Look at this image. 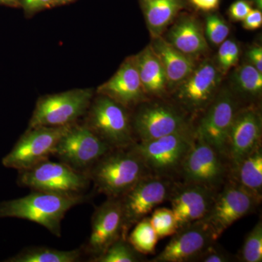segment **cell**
Masks as SVG:
<instances>
[{
  "label": "cell",
  "instance_id": "obj_28",
  "mask_svg": "<svg viewBox=\"0 0 262 262\" xmlns=\"http://www.w3.org/2000/svg\"><path fill=\"white\" fill-rule=\"evenodd\" d=\"M144 261L143 255L136 251L127 238L120 237L100 256L93 258L94 262H139Z\"/></svg>",
  "mask_w": 262,
  "mask_h": 262
},
{
  "label": "cell",
  "instance_id": "obj_19",
  "mask_svg": "<svg viewBox=\"0 0 262 262\" xmlns=\"http://www.w3.org/2000/svg\"><path fill=\"white\" fill-rule=\"evenodd\" d=\"M97 93L107 96L128 110L151 99L141 84L135 56L127 58L116 73L98 88Z\"/></svg>",
  "mask_w": 262,
  "mask_h": 262
},
{
  "label": "cell",
  "instance_id": "obj_34",
  "mask_svg": "<svg viewBox=\"0 0 262 262\" xmlns=\"http://www.w3.org/2000/svg\"><path fill=\"white\" fill-rule=\"evenodd\" d=\"M253 9V4L250 0H237L229 7V18L234 22L243 21Z\"/></svg>",
  "mask_w": 262,
  "mask_h": 262
},
{
  "label": "cell",
  "instance_id": "obj_29",
  "mask_svg": "<svg viewBox=\"0 0 262 262\" xmlns=\"http://www.w3.org/2000/svg\"><path fill=\"white\" fill-rule=\"evenodd\" d=\"M237 259L241 262L262 261V222L258 221L248 232L239 250Z\"/></svg>",
  "mask_w": 262,
  "mask_h": 262
},
{
  "label": "cell",
  "instance_id": "obj_36",
  "mask_svg": "<svg viewBox=\"0 0 262 262\" xmlns=\"http://www.w3.org/2000/svg\"><path fill=\"white\" fill-rule=\"evenodd\" d=\"M247 62L262 72V48L258 45H253L246 53Z\"/></svg>",
  "mask_w": 262,
  "mask_h": 262
},
{
  "label": "cell",
  "instance_id": "obj_20",
  "mask_svg": "<svg viewBox=\"0 0 262 262\" xmlns=\"http://www.w3.org/2000/svg\"><path fill=\"white\" fill-rule=\"evenodd\" d=\"M167 41L183 54L196 60L208 50L204 29L199 20L191 15L179 17L167 34Z\"/></svg>",
  "mask_w": 262,
  "mask_h": 262
},
{
  "label": "cell",
  "instance_id": "obj_14",
  "mask_svg": "<svg viewBox=\"0 0 262 262\" xmlns=\"http://www.w3.org/2000/svg\"><path fill=\"white\" fill-rule=\"evenodd\" d=\"M112 149L87 125H71L56 146L53 155L79 172L90 169Z\"/></svg>",
  "mask_w": 262,
  "mask_h": 262
},
{
  "label": "cell",
  "instance_id": "obj_41",
  "mask_svg": "<svg viewBox=\"0 0 262 262\" xmlns=\"http://www.w3.org/2000/svg\"><path fill=\"white\" fill-rule=\"evenodd\" d=\"M74 0H54V3L56 4H65V3H70Z\"/></svg>",
  "mask_w": 262,
  "mask_h": 262
},
{
  "label": "cell",
  "instance_id": "obj_1",
  "mask_svg": "<svg viewBox=\"0 0 262 262\" xmlns=\"http://www.w3.org/2000/svg\"><path fill=\"white\" fill-rule=\"evenodd\" d=\"M85 201L82 194H60L32 191L23 198L0 202V219L30 221L61 236V222L67 212Z\"/></svg>",
  "mask_w": 262,
  "mask_h": 262
},
{
  "label": "cell",
  "instance_id": "obj_12",
  "mask_svg": "<svg viewBox=\"0 0 262 262\" xmlns=\"http://www.w3.org/2000/svg\"><path fill=\"white\" fill-rule=\"evenodd\" d=\"M261 200L229 179L217 192L211 209L202 220L210 226L219 239L234 222L255 212Z\"/></svg>",
  "mask_w": 262,
  "mask_h": 262
},
{
  "label": "cell",
  "instance_id": "obj_39",
  "mask_svg": "<svg viewBox=\"0 0 262 262\" xmlns=\"http://www.w3.org/2000/svg\"><path fill=\"white\" fill-rule=\"evenodd\" d=\"M257 9L262 10V0H250Z\"/></svg>",
  "mask_w": 262,
  "mask_h": 262
},
{
  "label": "cell",
  "instance_id": "obj_2",
  "mask_svg": "<svg viewBox=\"0 0 262 262\" xmlns=\"http://www.w3.org/2000/svg\"><path fill=\"white\" fill-rule=\"evenodd\" d=\"M151 174L132 148L112 149L90 169L89 176L98 192L120 198L146 176Z\"/></svg>",
  "mask_w": 262,
  "mask_h": 262
},
{
  "label": "cell",
  "instance_id": "obj_10",
  "mask_svg": "<svg viewBox=\"0 0 262 262\" xmlns=\"http://www.w3.org/2000/svg\"><path fill=\"white\" fill-rule=\"evenodd\" d=\"M241 107V101L232 90L221 88L213 102L194 124L196 135L227 159L229 131Z\"/></svg>",
  "mask_w": 262,
  "mask_h": 262
},
{
  "label": "cell",
  "instance_id": "obj_31",
  "mask_svg": "<svg viewBox=\"0 0 262 262\" xmlns=\"http://www.w3.org/2000/svg\"><path fill=\"white\" fill-rule=\"evenodd\" d=\"M241 48L238 43L233 39H227L220 45L214 61L224 77L232 67L237 64Z\"/></svg>",
  "mask_w": 262,
  "mask_h": 262
},
{
  "label": "cell",
  "instance_id": "obj_8",
  "mask_svg": "<svg viewBox=\"0 0 262 262\" xmlns=\"http://www.w3.org/2000/svg\"><path fill=\"white\" fill-rule=\"evenodd\" d=\"M176 181L158 176H146L120 198L122 210V237L127 238L131 228L168 201Z\"/></svg>",
  "mask_w": 262,
  "mask_h": 262
},
{
  "label": "cell",
  "instance_id": "obj_15",
  "mask_svg": "<svg viewBox=\"0 0 262 262\" xmlns=\"http://www.w3.org/2000/svg\"><path fill=\"white\" fill-rule=\"evenodd\" d=\"M217 239L206 222L198 221L179 229L163 251L150 261H196Z\"/></svg>",
  "mask_w": 262,
  "mask_h": 262
},
{
  "label": "cell",
  "instance_id": "obj_25",
  "mask_svg": "<svg viewBox=\"0 0 262 262\" xmlns=\"http://www.w3.org/2000/svg\"><path fill=\"white\" fill-rule=\"evenodd\" d=\"M229 179L262 198V146L245 157L231 169Z\"/></svg>",
  "mask_w": 262,
  "mask_h": 262
},
{
  "label": "cell",
  "instance_id": "obj_38",
  "mask_svg": "<svg viewBox=\"0 0 262 262\" xmlns=\"http://www.w3.org/2000/svg\"><path fill=\"white\" fill-rule=\"evenodd\" d=\"M24 9L29 13L49 8L54 5V0H22Z\"/></svg>",
  "mask_w": 262,
  "mask_h": 262
},
{
  "label": "cell",
  "instance_id": "obj_37",
  "mask_svg": "<svg viewBox=\"0 0 262 262\" xmlns=\"http://www.w3.org/2000/svg\"><path fill=\"white\" fill-rule=\"evenodd\" d=\"M189 2L196 10L205 13L215 11L220 4V0H189Z\"/></svg>",
  "mask_w": 262,
  "mask_h": 262
},
{
  "label": "cell",
  "instance_id": "obj_35",
  "mask_svg": "<svg viewBox=\"0 0 262 262\" xmlns=\"http://www.w3.org/2000/svg\"><path fill=\"white\" fill-rule=\"evenodd\" d=\"M243 27L246 30L255 31L261 28L262 26V12L261 10L254 8L243 20Z\"/></svg>",
  "mask_w": 262,
  "mask_h": 262
},
{
  "label": "cell",
  "instance_id": "obj_11",
  "mask_svg": "<svg viewBox=\"0 0 262 262\" xmlns=\"http://www.w3.org/2000/svg\"><path fill=\"white\" fill-rule=\"evenodd\" d=\"M93 96L91 89H75L41 98L36 104L29 128L74 124L88 111Z\"/></svg>",
  "mask_w": 262,
  "mask_h": 262
},
{
  "label": "cell",
  "instance_id": "obj_40",
  "mask_svg": "<svg viewBox=\"0 0 262 262\" xmlns=\"http://www.w3.org/2000/svg\"><path fill=\"white\" fill-rule=\"evenodd\" d=\"M0 3L8 5H15L18 3V0H0Z\"/></svg>",
  "mask_w": 262,
  "mask_h": 262
},
{
  "label": "cell",
  "instance_id": "obj_27",
  "mask_svg": "<svg viewBox=\"0 0 262 262\" xmlns=\"http://www.w3.org/2000/svg\"><path fill=\"white\" fill-rule=\"evenodd\" d=\"M158 239L149 216L137 222L127 236L129 244L142 255L154 254Z\"/></svg>",
  "mask_w": 262,
  "mask_h": 262
},
{
  "label": "cell",
  "instance_id": "obj_16",
  "mask_svg": "<svg viewBox=\"0 0 262 262\" xmlns=\"http://www.w3.org/2000/svg\"><path fill=\"white\" fill-rule=\"evenodd\" d=\"M261 143L262 115L259 106L256 104L241 106L234 117L227 143L230 170L245 157L262 146Z\"/></svg>",
  "mask_w": 262,
  "mask_h": 262
},
{
  "label": "cell",
  "instance_id": "obj_24",
  "mask_svg": "<svg viewBox=\"0 0 262 262\" xmlns=\"http://www.w3.org/2000/svg\"><path fill=\"white\" fill-rule=\"evenodd\" d=\"M231 90L239 101L256 104L261 97L262 72L248 62H244L234 70L231 78Z\"/></svg>",
  "mask_w": 262,
  "mask_h": 262
},
{
  "label": "cell",
  "instance_id": "obj_33",
  "mask_svg": "<svg viewBox=\"0 0 262 262\" xmlns=\"http://www.w3.org/2000/svg\"><path fill=\"white\" fill-rule=\"evenodd\" d=\"M232 259L234 258L229 253L226 252L222 248H219L216 243H215L200 256L196 261L229 262L232 261Z\"/></svg>",
  "mask_w": 262,
  "mask_h": 262
},
{
  "label": "cell",
  "instance_id": "obj_5",
  "mask_svg": "<svg viewBox=\"0 0 262 262\" xmlns=\"http://www.w3.org/2000/svg\"><path fill=\"white\" fill-rule=\"evenodd\" d=\"M90 106L86 125L112 149H126L135 144L127 108L99 94Z\"/></svg>",
  "mask_w": 262,
  "mask_h": 262
},
{
  "label": "cell",
  "instance_id": "obj_6",
  "mask_svg": "<svg viewBox=\"0 0 262 262\" xmlns=\"http://www.w3.org/2000/svg\"><path fill=\"white\" fill-rule=\"evenodd\" d=\"M223 77L213 60H203L171 93L173 102L195 119L216 97Z\"/></svg>",
  "mask_w": 262,
  "mask_h": 262
},
{
  "label": "cell",
  "instance_id": "obj_18",
  "mask_svg": "<svg viewBox=\"0 0 262 262\" xmlns=\"http://www.w3.org/2000/svg\"><path fill=\"white\" fill-rule=\"evenodd\" d=\"M122 210L120 198H107L95 210L91 232L84 251L91 259L102 254L114 242L122 237Z\"/></svg>",
  "mask_w": 262,
  "mask_h": 262
},
{
  "label": "cell",
  "instance_id": "obj_13",
  "mask_svg": "<svg viewBox=\"0 0 262 262\" xmlns=\"http://www.w3.org/2000/svg\"><path fill=\"white\" fill-rule=\"evenodd\" d=\"M72 125L28 128L3 158L2 164L5 168L21 171L49 159L58 141Z\"/></svg>",
  "mask_w": 262,
  "mask_h": 262
},
{
  "label": "cell",
  "instance_id": "obj_23",
  "mask_svg": "<svg viewBox=\"0 0 262 262\" xmlns=\"http://www.w3.org/2000/svg\"><path fill=\"white\" fill-rule=\"evenodd\" d=\"M151 37L163 35L179 13L187 6L186 0H140Z\"/></svg>",
  "mask_w": 262,
  "mask_h": 262
},
{
  "label": "cell",
  "instance_id": "obj_21",
  "mask_svg": "<svg viewBox=\"0 0 262 262\" xmlns=\"http://www.w3.org/2000/svg\"><path fill=\"white\" fill-rule=\"evenodd\" d=\"M149 46L163 66L169 94H171L195 69L196 60L183 54L162 36L152 38Z\"/></svg>",
  "mask_w": 262,
  "mask_h": 262
},
{
  "label": "cell",
  "instance_id": "obj_22",
  "mask_svg": "<svg viewBox=\"0 0 262 262\" xmlns=\"http://www.w3.org/2000/svg\"><path fill=\"white\" fill-rule=\"evenodd\" d=\"M144 92L151 99H166L169 91L163 66L150 46L135 56Z\"/></svg>",
  "mask_w": 262,
  "mask_h": 262
},
{
  "label": "cell",
  "instance_id": "obj_30",
  "mask_svg": "<svg viewBox=\"0 0 262 262\" xmlns=\"http://www.w3.org/2000/svg\"><path fill=\"white\" fill-rule=\"evenodd\" d=\"M149 219L159 239L173 236L178 231V223L171 208H155Z\"/></svg>",
  "mask_w": 262,
  "mask_h": 262
},
{
  "label": "cell",
  "instance_id": "obj_9",
  "mask_svg": "<svg viewBox=\"0 0 262 262\" xmlns=\"http://www.w3.org/2000/svg\"><path fill=\"white\" fill-rule=\"evenodd\" d=\"M229 175L228 160L196 135L183 162L179 178L184 183L200 184L219 191L229 180Z\"/></svg>",
  "mask_w": 262,
  "mask_h": 262
},
{
  "label": "cell",
  "instance_id": "obj_7",
  "mask_svg": "<svg viewBox=\"0 0 262 262\" xmlns=\"http://www.w3.org/2000/svg\"><path fill=\"white\" fill-rule=\"evenodd\" d=\"M18 172L19 185L32 191L60 194H81L91 180L89 174L77 171L62 162L49 159Z\"/></svg>",
  "mask_w": 262,
  "mask_h": 262
},
{
  "label": "cell",
  "instance_id": "obj_3",
  "mask_svg": "<svg viewBox=\"0 0 262 262\" xmlns=\"http://www.w3.org/2000/svg\"><path fill=\"white\" fill-rule=\"evenodd\" d=\"M194 126L130 146L140 156L149 173L164 178H179L183 162L195 140Z\"/></svg>",
  "mask_w": 262,
  "mask_h": 262
},
{
  "label": "cell",
  "instance_id": "obj_4",
  "mask_svg": "<svg viewBox=\"0 0 262 262\" xmlns=\"http://www.w3.org/2000/svg\"><path fill=\"white\" fill-rule=\"evenodd\" d=\"M130 117L136 142H144L194 126V120L174 102L149 99L135 108Z\"/></svg>",
  "mask_w": 262,
  "mask_h": 262
},
{
  "label": "cell",
  "instance_id": "obj_32",
  "mask_svg": "<svg viewBox=\"0 0 262 262\" xmlns=\"http://www.w3.org/2000/svg\"><path fill=\"white\" fill-rule=\"evenodd\" d=\"M205 35L212 45L220 46L228 38L230 28L220 15L210 13L205 20Z\"/></svg>",
  "mask_w": 262,
  "mask_h": 262
},
{
  "label": "cell",
  "instance_id": "obj_17",
  "mask_svg": "<svg viewBox=\"0 0 262 262\" xmlns=\"http://www.w3.org/2000/svg\"><path fill=\"white\" fill-rule=\"evenodd\" d=\"M217 192L200 184L176 182L168 201L179 229L203 220L211 209Z\"/></svg>",
  "mask_w": 262,
  "mask_h": 262
},
{
  "label": "cell",
  "instance_id": "obj_26",
  "mask_svg": "<svg viewBox=\"0 0 262 262\" xmlns=\"http://www.w3.org/2000/svg\"><path fill=\"white\" fill-rule=\"evenodd\" d=\"M82 248L61 251L48 247L24 248L15 256L7 258V262H77L82 258Z\"/></svg>",
  "mask_w": 262,
  "mask_h": 262
}]
</instances>
